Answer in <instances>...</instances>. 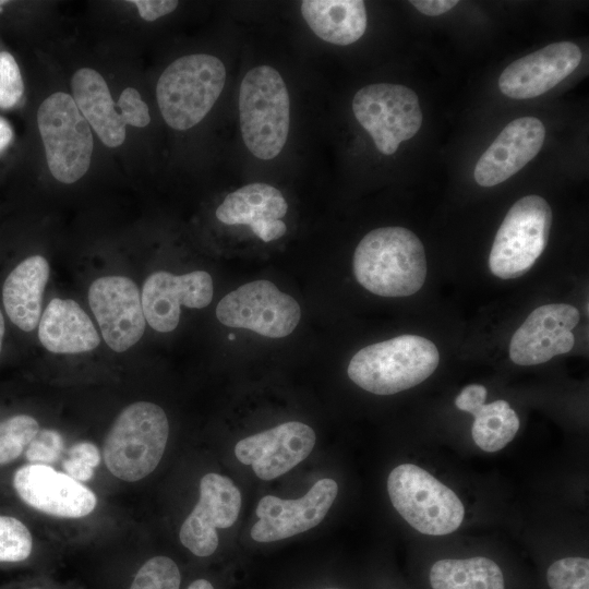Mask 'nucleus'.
Listing matches in <instances>:
<instances>
[{
	"label": "nucleus",
	"mask_w": 589,
	"mask_h": 589,
	"mask_svg": "<svg viewBox=\"0 0 589 589\" xmlns=\"http://www.w3.org/2000/svg\"><path fill=\"white\" fill-rule=\"evenodd\" d=\"M357 281L382 297H407L421 289L426 277L425 251L409 229L382 227L368 232L353 254Z\"/></svg>",
	"instance_id": "1"
},
{
	"label": "nucleus",
	"mask_w": 589,
	"mask_h": 589,
	"mask_svg": "<svg viewBox=\"0 0 589 589\" xmlns=\"http://www.w3.org/2000/svg\"><path fill=\"white\" fill-rule=\"evenodd\" d=\"M438 362V350L431 340L401 335L360 349L351 358L347 373L366 392L393 395L422 383Z\"/></svg>",
	"instance_id": "2"
},
{
	"label": "nucleus",
	"mask_w": 589,
	"mask_h": 589,
	"mask_svg": "<svg viewBox=\"0 0 589 589\" xmlns=\"http://www.w3.org/2000/svg\"><path fill=\"white\" fill-rule=\"evenodd\" d=\"M168 435L169 422L161 407L149 401L133 402L112 423L104 442V461L118 479L139 481L158 466Z\"/></svg>",
	"instance_id": "3"
},
{
	"label": "nucleus",
	"mask_w": 589,
	"mask_h": 589,
	"mask_svg": "<svg viewBox=\"0 0 589 589\" xmlns=\"http://www.w3.org/2000/svg\"><path fill=\"white\" fill-rule=\"evenodd\" d=\"M242 140L259 159L283 151L290 127V99L284 79L271 65H257L242 79L239 92Z\"/></svg>",
	"instance_id": "4"
},
{
	"label": "nucleus",
	"mask_w": 589,
	"mask_h": 589,
	"mask_svg": "<svg viewBox=\"0 0 589 589\" xmlns=\"http://www.w3.org/2000/svg\"><path fill=\"white\" fill-rule=\"evenodd\" d=\"M226 69L220 59L206 53L183 56L161 73L156 97L166 123L179 131L201 122L220 96Z\"/></svg>",
	"instance_id": "5"
},
{
	"label": "nucleus",
	"mask_w": 589,
	"mask_h": 589,
	"mask_svg": "<svg viewBox=\"0 0 589 589\" xmlns=\"http://www.w3.org/2000/svg\"><path fill=\"white\" fill-rule=\"evenodd\" d=\"M394 508L417 531L430 536L452 533L462 522L465 508L459 497L426 470L401 464L387 479Z\"/></svg>",
	"instance_id": "6"
},
{
	"label": "nucleus",
	"mask_w": 589,
	"mask_h": 589,
	"mask_svg": "<svg viewBox=\"0 0 589 589\" xmlns=\"http://www.w3.org/2000/svg\"><path fill=\"white\" fill-rule=\"evenodd\" d=\"M38 130L53 178L71 184L89 168L93 154L92 130L71 95L56 92L37 110Z\"/></svg>",
	"instance_id": "7"
},
{
	"label": "nucleus",
	"mask_w": 589,
	"mask_h": 589,
	"mask_svg": "<svg viewBox=\"0 0 589 589\" xmlns=\"http://www.w3.org/2000/svg\"><path fill=\"white\" fill-rule=\"evenodd\" d=\"M551 224L552 211L543 197L519 199L495 235L489 256L491 273L513 279L529 272L548 244Z\"/></svg>",
	"instance_id": "8"
},
{
	"label": "nucleus",
	"mask_w": 589,
	"mask_h": 589,
	"mask_svg": "<svg viewBox=\"0 0 589 589\" xmlns=\"http://www.w3.org/2000/svg\"><path fill=\"white\" fill-rule=\"evenodd\" d=\"M352 111L384 155L394 154L422 124L417 94L400 84L376 83L360 88L353 97Z\"/></svg>",
	"instance_id": "9"
},
{
	"label": "nucleus",
	"mask_w": 589,
	"mask_h": 589,
	"mask_svg": "<svg viewBox=\"0 0 589 589\" xmlns=\"http://www.w3.org/2000/svg\"><path fill=\"white\" fill-rule=\"evenodd\" d=\"M218 321L269 338L290 335L301 320L299 303L268 280H255L226 294L217 304Z\"/></svg>",
	"instance_id": "10"
},
{
	"label": "nucleus",
	"mask_w": 589,
	"mask_h": 589,
	"mask_svg": "<svg viewBox=\"0 0 589 589\" xmlns=\"http://www.w3.org/2000/svg\"><path fill=\"white\" fill-rule=\"evenodd\" d=\"M88 303L107 346L124 352L143 336L146 320L136 284L125 276H103L88 288Z\"/></svg>",
	"instance_id": "11"
},
{
	"label": "nucleus",
	"mask_w": 589,
	"mask_h": 589,
	"mask_svg": "<svg viewBox=\"0 0 589 589\" xmlns=\"http://www.w3.org/2000/svg\"><path fill=\"white\" fill-rule=\"evenodd\" d=\"M337 493V482L324 478L316 481L300 498L263 496L256 506L259 520L251 529V538L256 542H273L317 526L328 513Z\"/></svg>",
	"instance_id": "12"
},
{
	"label": "nucleus",
	"mask_w": 589,
	"mask_h": 589,
	"mask_svg": "<svg viewBox=\"0 0 589 589\" xmlns=\"http://www.w3.org/2000/svg\"><path fill=\"white\" fill-rule=\"evenodd\" d=\"M240 508L241 493L228 477L205 474L200 482L199 502L180 528L181 543L196 556H209L218 546L216 530L231 527Z\"/></svg>",
	"instance_id": "13"
},
{
	"label": "nucleus",
	"mask_w": 589,
	"mask_h": 589,
	"mask_svg": "<svg viewBox=\"0 0 589 589\" xmlns=\"http://www.w3.org/2000/svg\"><path fill=\"white\" fill-rule=\"evenodd\" d=\"M13 485L28 506L60 518L87 516L97 504L91 489L48 465L28 464L19 468Z\"/></svg>",
	"instance_id": "14"
},
{
	"label": "nucleus",
	"mask_w": 589,
	"mask_h": 589,
	"mask_svg": "<svg viewBox=\"0 0 589 589\" xmlns=\"http://www.w3.org/2000/svg\"><path fill=\"white\" fill-rule=\"evenodd\" d=\"M213 292V279L207 272H155L146 278L141 293L145 320L157 332H171L179 324L181 305L203 309L211 303Z\"/></svg>",
	"instance_id": "15"
},
{
	"label": "nucleus",
	"mask_w": 589,
	"mask_h": 589,
	"mask_svg": "<svg viewBox=\"0 0 589 589\" xmlns=\"http://www.w3.org/2000/svg\"><path fill=\"white\" fill-rule=\"evenodd\" d=\"M578 321V310L567 303L534 309L512 337L510 360L518 365H534L570 351L575 345L572 330Z\"/></svg>",
	"instance_id": "16"
},
{
	"label": "nucleus",
	"mask_w": 589,
	"mask_h": 589,
	"mask_svg": "<svg viewBox=\"0 0 589 589\" xmlns=\"http://www.w3.org/2000/svg\"><path fill=\"white\" fill-rule=\"evenodd\" d=\"M311 426L289 421L239 441L235 455L262 480L276 479L304 460L315 445Z\"/></svg>",
	"instance_id": "17"
},
{
	"label": "nucleus",
	"mask_w": 589,
	"mask_h": 589,
	"mask_svg": "<svg viewBox=\"0 0 589 589\" xmlns=\"http://www.w3.org/2000/svg\"><path fill=\"white\" fill-rule=\"evenodd\" d=\"M581 51L570 41L550 44L507 65L498 79V88L507 97H538L566 79L580 63Z\"/></svg>",
	"instance_id": "18"
},
{
	"label": "nucleus",
	"mask_w": 589,
	"mask_h": 589,
	"mask_svg": "<svg viewBox=\"0 0 589 589\" xmlns=\"http://www.w3.org/2000/svg\"><path fill=\"white\" fill-rule=\"evenodd\" d=\"M543 123L534 117L510 121L479 158L473 177L481 187L500 184L522 169L541 149Z\"/></svg>",
	"instance_id": "19"
},
{
	"label": "nucleus",
	"mask_w": 589,
	"mask_h": 589,
	"mask_svg": "<svg viewBox=\"0 0 589 589\" xmlns=\"http://www.w3.org/2000/svg\"><path fill=\"white\" fill-rule=\"evenodd\" d=\"M287 211L288 204L277 188L254 182L229 193L215 214L223 224L249 226L257 238L269 242L286 233L281 218Z\"/></svg>",
	"instance_id": "20"
},
{
	"label": "nucleus",
	"mask_w": 589,
	"mask_h": 589,
	"mask_svg": "<svg viewBox=\"0 0 589 589\" xmlns=\"http://www.w3.org/2000/svg\"><path fill=\"white\" fill-rule=\"evenodd\" d=\"M49 273L47 260L36 254L20 261L4 277L2 310L10 323L24 333H31L38 326Z\"/></svg>",
	"instance_id": "21"
},
{
	"label": "nucleus",
	"mask_w": 589,
	"mask_h": 589,
	"mask_svg": "<svg viewBox=\"0 0 589 589\" xmlns=\"http://www.w3.org/2000/svg\"><path fill=\"white\" fill-rule=\"evenodd\" d=\"M37 328L40 344L53 353L87 352L100 342L88 314L71 299H52L41 314Z\"/></svg>",
	"instance_id": "22"
},
{
	"label": "nucleus",
	"mask_w": 589,
	"mask_h": 589,
	"mask_svg": "<svg viewBox=\"0 0 589 589\" xmlns=\"http://www.w3.org/2000/svg\"><path fill=\"white\" fill-rule=\"evenodd\" d=\"M72 98L89 127L108 147L125 140V122L103 75L94 69H79L71 80Z\"/></svg>",
	"instance_id": "23"
},
{
	"label": "nucleus",
	"mask_w": 589,
	"mask_h": 589,
	"mask_svg": "<svg viewBox=\"0 0 589 589\" xmlns=\"http://www.w3.org/2000/svg\"><path fill=\"white\" fill-rule=\"evenodd\" d=\"M301 13L318 38L334 45L353 44L366 29V10L361 0H304Z\"/></svg>",
	"instance_id": "24"
},
{
	"label": "nucleus",
	"mask_w": 589,
	"mask_h": 589,
	"mask_svg": "<svg viewBox=\"0 0 589 589\" xmlns=\"http://www.w3.org/2000/svg\"><path fill=\"white\" fill-rule=\"evenodd\" d=\"M433 589H504L500 566L484 556L435 562L429 575Z\"/></svg>",
	"instance_id": "25"
},
{
	"label": "nucleus",
	"mask_w": 589,
	"mask_h": 589,
	"mask_svg": "<svg viewBox=\"0 0 589 589\" xmlns=\"http://www.w3.org/2000/svg\"><path fill=\"white\" fill-rule=\"evenodd\" d=\"M471 436L478 447L494 453L504 448L519 429V418L506 400L483 404L472 413Z\"/></svg>",
	"instance_id": "26"
},
{
	"label": "nucleus",
	"mask_w": 589,
	"mask_h": 589,
	"mask_svg": "<svg viewBox=\"0 0 589 589\" xmlns=\"http://www.w3.org/2000/svg\"><path fill=\"white\" fill-rule=\"evenodd\" d=\"M39 431L37 420L29 414L11 416L0 422V465L15 460Z\"/></svg>",
	"instance_id": "27"
},
{
	"label": "nucleus",
	"mask_w": 589,
	"mask_h": 589,
	"mask_svg": "<svg viewBox=\"0 0 589 589\" xmlns=\"http://www.w3.org/2000/svg\"><path fill=\"white\" fill-rule=\"evenodd\" d=\"M181 575L167 556H154L137 570L130 589H179Z\"/></svg>",
	"instance_id": "28"
},
{
	"label": "nucleus",
	"mask_w": 589,
	"mask_h": 589,
	"mask_svg": "<svg viewBox=\"0 0 589 589\" xmlns=\"http://www.w3.org/2000/svg\"><path fill=\"white\" fill-rule=\"evenodd\" d=\"M33 548L32 534L19 519L0 515V562L26 560Z\"/></svg>",
	"instance_id": "29"
},
{
	"label": "nucleus",
	"mask_w": 589,
	"mask_h": 589,
	"mask_svg": "<svg viewBox=\"0 0 589 589\" xmlns=\"http://www.w3.org/2000/svg\"><path fill=\"white\" fill-rule=\"evenodd\" d=\"M551 589H589V560L564 557L552 563L546 572Z\"/></svg>",
	"instance_id": "30"
},
{
	"label": "nucleus",
	"mask_w": 589,
	"mask_h": 589,
	"mask_svg": "<svg viewBox=\"0 0 589 589\" xmlns=\"http://www.w3.org/2000/svg\"><path fill=\"white\" fill-rule=\"evenodd\" d=\"M100 464L98 447L87 441L72 445L62 461V468L68 476L79 482L88 481L94 477V469Z\"/></svg>",
	"instance_id": "31"
},
{
	"label": "nucleus",
	"mask_w": 589,
	"mask_h": 589,
	"mask_svg": "<svg viewBox=\"0 0 589 589\" xmlns=\"http://www.w3.org/2000/svg\"><path fill=\"white\" fill-rule=\"evenodd\" d=\"M64 450L62 435L52 429H39L25 449L29 464L52 465L58 462Z\"/></svg>",
	"instance_id": "32"
},
{
	"label": "nucleus",
	"mask_w": 589,
	"mask_h": 589,
	"mask_svg": "<svg viewBox=\"0 0 589 589\" xmlns=\"http://www.w3.org/2000/svg\"><path fill=\"white\" fill-rule=\"evenodd\" d=\"M24 94V82L14 57L8 51L0 52V108L11 109Z\"/></svg>",
	"instance_id": "33"
},
{
	"label": "nucleus",
	"mask_w": 589,
	"mask_h": 589,
	"mask_svg": "<svg viewBox=\"0 0 589 589\" xmlns=\"http://www.w3.org/2000/svg\"><path fill=\"white\" fill-rule=\"evenodd\" d=\"M117 107L125 124L144 128L151 122L148 107L135 88L127 87L123 89Z\"/></svg>",
	"instance_id": "34"
},
{
	"label": "nucleus",
	"mask_w": 589,
	"mask_h": 589,
	"mask_svg": "<svg viewBox=\"0 0 589 589\" xmlns=\"http://www.w3.org/2000/svg\"><path fill=\"white\" fill-rule=\"evenodd\" d=\"M139 14L145 21L152 22L176 10L178 1L175 0H131Z\"/></svg>",
	"instance_id": "35"
},
{
	"label": "nucleus",
	"mask_w": 589,
	"mask_h": 589,
	"mask_svg": "<svg viewBox=\"0 0 589 589\" xmlns=\"http://www.w3.org/2000/svg\"><path fill=\"white\" fill-rule=\"evenodd\" d=\"M486 394V388L483 385H467L456 397L455 405L459 410L472 413L485 402Z\"/></svg>",
	"instance_id": "36"
},
{
	"label": "nucleus",
	"mask_w": 589,
	"mask_h": 589,
	"mask_svg": "<svg viewBox=\"0 0 589 589\" xmlns=\"http://www.w3.org/2000/svg\"><path fill=\"white\" fill-rule=\"evenodd\" d=\"M410 3L422 14L437 16L452 10L456 0H411Z\"/></svg>",
	"instance_id": "37"
},
{
	"label": "nucleus",
	"mask_w": 589,
	"mask_h": 589,
	"mask_svg": "<svg viewBox=\"0 0 589 589\" xmlns=\"http://www.w3.org/2000/svg\"><path fill=\"white\" fill-rule=\"evenodd\" d=\"M14 139V132L10 122L0 116V153L9 147Z\"/></svg>",
	"instance_id": "38"
},
{
	"label": "nucleus",
	"mask_w": 589,
	"mask_h": 589,
	"mask_svg": "<svg viewBox=\"0 0 589 589\" xmlns=\"http://www.w3.org/2000/svg\"><path fill=\"white\" fill-rule=\"evenodd\" d=\"M5 318L7 317L4 315L2 306L0 304V357H1L2 351H3L4 338H5V333H7Z\"/></svg>",
	"instance_id": "39"
},
{
	"label": "nucleus",
	"mask_w": 589,
	"mask_h": 589,
	"mask_svg": "<svg viewBox=\"0 0 589 589\" xmlns=\"http://www.w3.org/2000/svg\"><path fill=\"white\" fill-rule=\"evenodd\" d=\"M188 589H214V587L206 579H196L188 587Z\"/></svg>",
	"instance_id": "40"
},
{
	"label": "nucleus",
	"mask_w": 589,
	"mask_h": 589,
	"mask_svg": "<svg viewBox=\"0 0 589 589\" xmlns=\"http://www.w3.org/2000/svg\"><path fill=\"white\" fill-rule=\"evenodd\" d=\"M9 1H4V0H0V11L2 10V8L8 4Z\"/></svg>",
	"instance_id": "41"
}]
</instances>
